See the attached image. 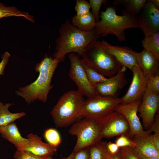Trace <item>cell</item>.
<instances>
[{
	"label": "cell",
	"instance_id": "9c48e42d",
	"mask_svg": "<svg viewBox=\"0 0 159 159\" xmlns=\"http://www.w3.org/2000/svg\"><path fill=\"white\" fill-rule=\"evenodd\" d=\"M95 122L102 138H110L122 135L127 136L130 131L129 125L125 117L115 111Z\"/></svg>",
	"mask_w": 159,
	"mask_h": 159
},
{
	"label": "cell",
	"instance_id": "d590c367",
	"mask_svg": "<svg viewBox=\"0 0 159 159\" xmlns=\"http://www.w3.org/2000/svg\"><path fill=\"white\" fill-rule=\"evenodd\" d=\"M106 148L107 151L112 154H115L118 153L120 148L115 143L109 142L106 143Z\"/></svg>",
	"mask_w": 159,
	"mask_h": 159
},
{
	"label": "cell",
	"instance_id": "1f68e13d",
	"mask_svg": "<svg viewBox=\"0 0 159 159\" xmlns=\"http://www.w3.org/2000/svg\"><path fill=\"white\" fill-rule=\"evenodd\" d=\"M119 153L121 159H141L133 152L130 148H120Z\"/></svg>",
	"mask_w": 159,
	"mask_h": 159
},
{
	"label": "cell",
	"instance_id": "d4e9b609",
	"mask_svg": "<svg viewBox=\"0 0 159 159\" xmlns=\"http://www.w3.org/2000/svg\"><path fill=\"white\" fill-rule=\"evenodd\" d=\"M81 62L90 83L95 87L98 84L104 82L108 81L110 77L107 78L99 73L90 66L83 59Z\"/></svg>",
	"mask_w": 159,
	"mask_h": 159
},
{
	"label": "cell",
	"instance_id": "836d02e7",
	"mask_svg": "<svg viewBox=\"0 0 159 159\" xmlns=\"http://www.w3.org/2000/svg\"><path fill=\"white\" fill-rule=\"evenodd\" d=\"M74 152L73 159H89V147L84 148Z\"/></svg>",
	"mask_w": 159,
	"mask_h": 159
},
{
	"label": "cell",
	"instance_id": "f35d334b",
	"mask_svg": "<svg viewBox=\"0 0 159 159\" xmlns=\"http://www.w3.org/2000/svg\"><path fill=\"white\" fill-rule=\"evenodd\" d=\"M152 138L154 146L159 151V134L154 133L152 135Z\"/></svg>",
	"mask_w": 159,
	"mask_h": 159
},
{
	"label": "cell",
	"instance_id": "5b68a950",
	"mask_svg": "<svg viewBox=\"0 0 159 159\" xmlns=\"http://www.w3.org/2000/svg\"><path fill=\"white\" fill-rule=\"evenodd\" d=\"M82 57L97 72L109 78L117 73L123 67L106 50L98 40L93 41L87 45Z\"/></svg>",
	"mask_w": 159,
	"mask_h": 159
},
{
	"label": "cell",
	"instance_id": "44dd1931",
	"mask_svg": "<svg viewBox=\"0 0 159 159\" xmlns=\"http://www.w3.org/2000/svg\"><path fill=\"white\" fill-rule=\"evenodd\" d=\"M147 2V0H115L113 4L115 5L122 4L125 7L122 10V13L137 16Z\"/></svg>",
	"mask_w": 159,
	"mask_h": 159
},
{
	"label": "cell",
	"instance_id": "7402d4cb",
	"mask_svg": "<svg viewBox=\"0 0 159 159\" xmlns=\"http://www.w3.org/2000/svg\"><path fill=\"white\" fill-rule=\"evenodd\" d=\"M11 105L10 103L4 105L0 102V127L6 126L26 115L24 112H10L9 108Z\"/></svg>",
	"mask_w": 159,
	"mask_h": 159
},
{
	"label": "cell",
	"instance_id": "ffe728a7",
	"mask_svg": "<svg viewBox=\"0 0 159 159\" xmlns=\"http://www.w3.org/2000/svg\"><path fill=\"white\" fill-rule=\"evenodd\" d=\"M72 24L78 29L85 32H90L95 29L97 22L91 12L82 16L77 15L72 19Z\"/></svg>",
	"mask_w": 159,
	"mask_h": 159
},
{
	"label": "cell",
	"instance_id": "8fae6325",
	"mask_svg": "<svg viewBox=\"0 0 159 159\" xmlns=\"http://www.w3.org/2000/svg\"><path fill=\"white\" fill-rule=\"evenodd\" d=\"M159 107V94L147 87L138 110L142 119L143 127L148 130L153 122Z\"/></svg>",
	"mask_w": 159,
	"mask_h": 159
},
{
	"label": "cell",
	"instance_id": "e575fe53",
	"mask_svg": "<svg viewBox=\"0 0 159 159\" xmlns=\"http://www.w3.org/2000/svg\"><path fill=\"white\" fill-rule=\"evenodd\" d=\"M10 56V54L7 52H4L2 55V59L0 62V76L4 74L5 68L9 61Z\"/></svg>",
	"mask_w": 159,
	"mask_h": 159
},
{
	"label": "cell",
	"instance_id": "4316f807",
	"mask_svg": "<svg viewBox=\"0 0 159 159\" xmlns=\"http://www.w3.org/2000/svg\"><path fill=\"white\" fill-rule=\"evenodd\" d=\"M106 142L100 141L89 147V159H103Z\"/></svg>",
	"mask_w": 159,
	"mask_h": 159
},
{
	"label": "cell",
	"instance_id": "83f0119b",
	"mask_svg": "<svg viewBox=\"0 0 159 159\" xmlns=\"http://www.w3.org/2000/svg\"><path fill=\"white\" fill-rule=\"evenodd\" d=\"M90 6L89 3L85 0H77L74 9L77 16L86 15L90 12Z\"/></svg>",
	"mask_w": 159,
	"mask_h": 159
},
{
	"label": "cell",
	"instance_id": "ac0fdd59",
	"mask_svg": "<svg viewBox=\"0 0 159 159\" xmlns=\"http://www.w3.org/2000/svg\"><path fill=\"white\" fill-rule=\"evenodd\" d=\"M138 65L146 76H155L159 74V61L151 52L144 49L136 53Z\"/></svg>",
	"mask_w": 159,
	"mask_h": 159
},
{
	"label": "cell",
	"instance_id": "e0dca14e",
	"mask_svg": "<svg viewBox=\"0 0 159 159\" xmlns=\"http://www.w3.org/2000/svg\"><path fill=\"white\" fill-rule=\"evenodd\" d=\"M27 137L28 142L19 150L27 151L42 157L51 156L57 151L56 148L43 142L41 138L36 135L31 133Z\"/></svg>",
	"mask_w": 159,
	"mask_h": 159
},
{
	"label": "cell",
	"instance_id": "f546056e",
	"mask_svg": "<svg viewBox=\"0 0 159 159\" xmlns=\"http://www.w3.org/2000/svg\"><path fill=\"white\" fill-rule=\"evenodd\" d=\"M118 136L116 139L115 143L120 148H132L135 146V144L132 139L127 135H122Z\"/></svg>",
	"mask_w": 159,
	"mask_h": 159
},
{
	"label": "cell",
	"instance_id": "74e56055",
	"mask_svg": "<svg viewBox=\"0 0 159 159\" xmlns=\"http://www.w3.org/2000/svg\"><path fill=\"white\" fill-rule=\"evenodd\" d=\"M119 151L118 153L115 154H111L107 151L105 147L103 152V159H121Z\"/></svg>",
	"mask_w": 159,
	"mask_h": 159
},
{
	"label": "cell",
	"instance_id": "ba28073f",
	"mask_svg": "<svg viewBox=\"0 0 159 159\" xmlns=\"http://www.w3.org/2000/svg\"><path fill=\"white\" fill-rule=\"evenodd\" d=\"M70 67L69 75L77 87V90L87 99L94 98L99 95L89 80L81 62L80 56L75 53H69Z\"/></svg>",
	"mask_w": 159,
	"mask_h": 159
},
{
	"label": "cell",
	"instance_id": "3957f363",
	"mask_svg": "<svg viewBox=\"0 0 159 159\" xmlns=\"http://www.w3.org/2000/svg\"><path fill=\"white\" fill-rule=\"evenodd\" d=\"M83 96L78 90H72L60 97L50 112L56 126L67 127L83 118Z\"/></svg>",
	"mask_w": 159,
	"mask_h": 159
},
{
	"label": "cell",
	"instance_id": "4dcf8cb0",
	"mask_svg": "<svg viewBox=\"0 0 159 159\" xmlns=\"http://www.w3.org/2000/svg\"><path fill=\"white\" fill-rule=\"evenodd\" d=\"M48 157H42L36 155L25 150H17L14 154V159H46Z\"/></svg>",
	"mask_w": 159,
	"mask_h": 159
},
{
	"label": "cell",
	"instance_id": "8d00e7d4",
	"mask_svg": "<svg viewBox=\"0 0 159 159\" xmlns=\"http://www.w3.org/2000/svg\"><path fill=\"white\" fill-rule=\"evenodd\" d=\"M151 132L159 134V115L157 114L155 117L154 121L148 129Z\"/></svg>",
	"mask_w": 159,
	"mask_h": 159
},
{
	"label": "cell",
	"instance_id": "8992f818",
	"mask_svg": "<svg viewBox=\"0 0 159 159\" xmlns=\"http://www.w3.org/2000/svg\"><path fill=\"white\" fill-rule=\"evenodd\" d=\"M68 132L77 138L73 151L74 152L95 145L101 141L102 138L97 123L94 121L85 118L73 124Z\"/></svg>",
	"mask_w": 159,
	"mask_h": 159
},
{
	"label": "cell",
	"instance_id": "6da1fadb",
	"mask_svg": "<svg viewBox=\"0 0 159 159\" xmlns=\"http://www.w3.org/2000/svg\"><path fill=\"white\" fill-rule=\"evenodd\" d=\"M59 32L53 57L60 62L63 61L69 53H75L82 57L87 45L100 37L95 29L90 32L81 31L68 20L61 26Z\"/></svg>",
	"mask_w": 159,
	"mask_h": 159
},
{
	"label": "cell",
	"instance_id": "7c38bea8",
	"mask_svg": "<svg viewBox=\"0 0 159 159\" xmlns=\"http://www.w3.org/2000/svg\"><path fill=\"white\" fill-rule=\"evenodd\" d=\"M132 71L133 77L131 83L125 95L120 98V104L141 100L146 89L148 77L144 74L138 65L133 67Z\"/></svg>",
	"mask_w": 159,
	"mask_h": 159
},
{
	"label": "cell",
	"instance_id": "484cf974",
	"mask_svg": "<svg viewBox=\"0 0 159 159\" xmlns=\"http://www.w3.org/2000/svg\"><path fill=\"white\" fill-rule=\"evenodd\" d=\"M44 136L48 143L53 147L56 148L60 144L61 138L59 132L54 128H49L46 130Z\"/></svg>",
	"mask_w": 159,
	"mask_h": 159
},
{
	"label": "cell",
	"instance_id": "b9f144b4",
	"mask_svg": "<svg viewBox=\"0 0 159 159\" xmlns=\"http://www.w3.org/2000/svg\"><path fill=\"white\" fill-rule=\"evenodd\" d=\"M142 159H159V156H154L149 158H144Z\"/></svg>",
	"mask_w": 159,
	"mask_h": 159
},
{
	"label": "cell",
	"instance_id": "52a82bcc",
	"mask_svg": "<svg viewBox=\"0 0 159 159\" xmlns=\"http://www.w3.org/2000/svg\"><path fill=\"white\" fill-rule=\"evenodd\" d=\"M120 104V98L98 95L84 100L82 109L83 118L95 121L115 111Z\"/></svg>",
	"mask_w": 159,
	"mask_h": 159
},
{
	"label": "cell",
	"instance_id": "4fadbf2b",
	"mask_svg": "<svg viewBox=\"0 0 159 159\" xmlns=\"http://www.w3.org/2000/svg\"><path fill=\"white\" fill-rule=\"evenodd\" d=\"M141 102V100H138L127 104H119L115 109V111L121 113L126 120L130 127L127 136L130 138H132L145 130L137 115Z\"/></svg>",
	"mask_w": 159,
	"mask_h": 159
},
{
	"label": "cell",
	"instance_id": "603a6c76",
	"mask_svg": "<svg viewBox=\"0 0 159 159\" xmlns=\"http://www.w3.org/2000/svg\"><path fill=\"white\" fill-rule=\"evenodd\" d=\"M11 16L23 17L32 23L34 22L33 16L27 12L19 11L15 6H6L0 2V20L5 17Z\"/></svg>",
	"mask_w": 159,
	"mask_h": 159
},
{
	"label": "cell",
	"instance_id": "9a60e30c",
	"mask_svg": "<svg viewBox=\"0 0 159 159\" xmlns=\"http://www.w3.org/2000/svg\"><path fill=\"white\" fill-rule=\"evenodd\" d=\"M126 68L123 66L121 70L107 81L97 84L95 88L99 95L112 98L118 97L120 91L127 81L125 72Z\"/></svg>",
	"mask_w": 159,
	"mask_h": 159
},
{
	"label": "cell",
	"instance_id": "277c9868",
	"mask_svg": "<svg viewBox=\"0 0 159 159\" xmlns=\"http://www.w3.org/2000/svg\"><path fill=\"white\" fill-rule=\"evenodd\" d=\"M116 11V6L110 4L105 11H101L100 15L101 19L97 22L95 29L100 37L112 34L120 42H124L126 40V29L138 28L137 16L124 13L121 15H118Z\"/></svg>",
	"mask_w": 159,
	"mask_h": 159
},
{
	"label": "cell",
	"instance_id": "d6a6232c",
	"mask_svg": "<svg viewBox=\"0 0 159 159\" xmlns=\"http://www.w3.org/2000/svg\"><path fill=\"white\" fill-rule=\"evenodd\" d=\"M147 87L155 93H159V74L148 77Z\"/></svg>",
	"mask_w": 159,
	"mask_h": 159
},
{
	"label": "cell",
	"instance_id": "30bf717a",
	"mask_svg": "<svg viewBox=\"0 0 159 159\" xmlns=\"http://www.w3.org/2000/svg\"><path fill=\"white\" fill-rule=\"evenodd\" d=\"M138 28L143 32L145 37L159 32V9L149 0L137 16Z\"/></svg>",
	"mask_w": 159,
	"mask_h": 159
},
{
	"label": "cell",
	"instance_id": "7a4b0ae2",
	"mask_svg": "<svg viewBox=\"0 0 159 159\" xmlns=\"http://www.w3.org/2000/svg\"><path fill=\"white\" fill-rule=\"evenodd\" d=\"M60 62L59 60L45 54L35 66V70L39 73L37 80L25 87L19 88L15 91L16 94L23 98L28 104L36 100L45 103L48 95L53 87L51 85L52 78Z\"/></svg>",
	"mask_w": 159,
	"mask_h": 159
},
{
	"label": "cell",
	"instance_id": "cb8c5ba5",
	"mask_svg": "<svg viewBox=\"0 0 159 159\" xmlns=\"http://www.w3.org/2000/svg\"><path fill=\"white\" fill-rule=\"evenodd\" d=\"M141 44L145 49L152 52L159 60V32L145 37Z\"/></svg>",
	"mask_w": 159,
	"mask_h": 159
},
{
	"label": "cell",
	"instance_id": "2e32d148",
	"mask_svg": "<svg viewBox=\"0 0 159 159\" xmlns=\"http://www.w3.org/2000/svg\"><path fill=\"white\" fill-rule=\"evenodd\" d=\"M151 133L148 130H144L142 133L135 135L132 139L135 145L130 148L141 159L159 156V151L153 144Z\"/></svg>",
	"mask_w": 159,
	"mask_h": 159
},
{
	"label": "cell",
	"instance_id": "ab89813d",
	"mask_svg": "<svg viewBox=\"0 0 159 159\" xmlns=\"http://www.w3.org/2000/svg\"><path fill=\"white\" fill-rule=\"evenodd\" d=\"M154 5L155 7L159 9V0H149Z\"/></svg>",
	"mask_w": 159,
	"mask_h": 159
},
{
	"label": "cell",
	"instance_id": "7bdbcfd3",
	"mask_svg": "<svg viewBox=\"0 0 159 159\" xmlns=\"http://www.w3.org/2000/svg\"><path fill=\"white\" fill-rule=\"evenodd\" d=\"M46 159H56L53 158L51 157V156H49L47 157Z\"/></svg>",
	"mask_w": 159,
	"mask_h": 159
},
{
	"label": "cell",
	"instance_id": "d6986e66",
	"mask_svg": "<svg viewBox=\"0 0 159 159\" xmlns=\"http://www.w3.org/2000/svg\"><path fill=\"white\" fill-rule=\"evenodd\" d=\"M0 134L5 139L13 144L17 150H19L28 142V138L22 137L16 124L14 122L0 127Z\"/></svg>",
	"mask_w": 159,
	"mask_h": 159
},
{
	"label": "cell",
	"instance_id": "60d3db41",
	"mask_svg": "<svg viewBox=\"0 0 159 159\" xmlns=\"http://www.w3.org/2000/svg\"><path fill=\"white\" fill-rule=\"evenodd\" d=\"M74 152H72L66 158H63L62 159H73Z\"/></svg>",
	"mask_w": 159,
	"mask_h": 159
},
{
	"label": "cell",
	"instance_id": "5bb4252c",
	"mask_svg": "<svg viewBox=\"0 0 159 159\" xmlns=\"http://www.w3.org/2000/svg\"><path fill=\"white\" fill-rule=\"evenodd\" d=\"M101 45L109 54L113 56L122 66L127 67L132 71L138 65L137 52L127 47L112 45L106 41H99Z\"/></svg>",
	"mask_w": 159,
	"mask_h": 159
},
{
	"label": "cell",
	"instance_id": "f1b7e54d",
	"mask_svg": "<svg viewBox=\"0 0 159 159\" xmlns=\"http://www.w3.org/2000/svg\"><path fill=\"white\" fill-rule=\"evenodd\" d=\"M108 2V1L106 0H89V3L92 9L91 13L97 22L99 21V12L102 5Z\"/></svg>",
	"mask_w": 159,
	"mask_h": 159
}]
</instances>
